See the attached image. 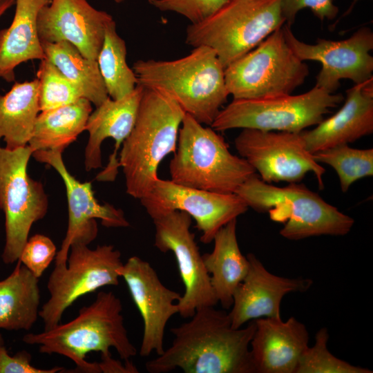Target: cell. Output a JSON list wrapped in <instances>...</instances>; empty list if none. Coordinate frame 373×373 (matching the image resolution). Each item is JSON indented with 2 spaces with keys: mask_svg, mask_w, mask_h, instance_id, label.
<instances>
[{
  "mask_svg": "<svg viewBox=\"0 0 373 373\" xmlns=\"http://www.w3.org/2000/svg\"><path fill=\"white\" fill-rule=\"evenodd\" d=\"M343 100L341 94L316 86L300 95L233 99L219 111L210 126L216 131L254 128L300 133L319 124L331 108Z\"/></svg>",
  "mask_w": 373,
  "mask_h": 373,
  "instance_id": "ba28073f",
  "label": "cell"
},
{
  "mask_svg": "<svg viewBox=\"0 0 373 373\" xmlns=\"http://www.w3.org/2000/svg\"><path fill=\"white\" fill-rule=\"evenodd\" d=\"M50 0H15L10 26L0 30V79L15 81V70L30 60L46 58L37 29L39 10Z\"/></svg>",
  "mask_w": 373,
  "mask_h": 373,
  "instance_id": "603a6c76",
  "label": "cell"
},
{
  "mask_svg": "<svg viewBox=\"0 0 373 373\" xmlns=\"http://www.w3.org/2000/svg\"><path fill=\"white\" fill-rule=\"evenodd\" d=\"M144 87L137 84L128 95L118 99L108 97L90 114L85 131L89 134L84 152L87 171L102 166L101 146L106 138L115 140L114 151L106 167L96 176L102 182H112L118 173L117 153L134 126Z\"/></svg>",
  "mask_w": 373,
  "mask_h": 373,
  "instance_id": "d6986e66",
  "label": "cell"
},
{
  "mask_svg": "<svg viewBox=\"0 0 373 373\" xmlns=\"http://www.w3.org/2000/svg\"><path fill=\"white\" fill-rule=\"evenodd\" d=\"M300 133L242 128L234 144L262 181L297 183L312 172L322 189L325 169L307 150Z\"/></svg>",
  "mask_w": 373,
  "mask_h": 373,
  "instance_id": "7c38bea8",
  "label": "cell"
},
{
  "mask_svg": "<svg viewBox=\"0 0 373 373\" xmlns=\"http://www.w3.org/2000/svg\"><path fill=\"white\" fill-rule=\"evenodd\" d=\"M283 26L224 68L226 87L233 99L289 95L305 82L309 67L287 43Z\"/></svg>",
  "mask_w": 373,
  "mask_h": 373,
  "instance_id": "9c48e42d",
  "label": "cell"
},
{
  "mask_svg": "<svg viewBox=\"0 0 373 373\" xmlns=\"http://www.w3.org/2000/svg\"><path fill=\"white\" fill-rule=\"evenodd\" d=\"M236 225L235 218L220 229L213 238L212 251L202 254L213 292L224 309L231 307L234 292L249 269L248 259L238 245Z\"/></svg>",
  "mask_w": 373,
  "mask_h": 373,
  "instance_id": "cb8c5ba5",
  "label": "cell"
},
{
  "mask_svg": "<svg viewBox=\"0 0 373 373\" xmlns=\"http://www.w3.org/2000/svg\"><path fill=\"white\" fill-rule=\"evenodd\" d=\"M14 4H15V0H8L0 6V18Z\"/></svg>",
  "mask_w": 373,
  "mask_h": 373,
  "instance_id": "8d00e7d4",
  "label": "cell"
},
{
  "mask_svg": "<svg viewBox=\"0 0 373 373\" xmlns=\"http://www.w3.org/2000/svg\"><path fill=\"white\" fill-rule=\"evenodd\" d=\"M236 193L248 207L267 212L271 220L283 223L280 234L289 240L323 235L342 236L347 234L354 224L352 218L298 182L278 187L262 181L256 174Z\"/></svg>",
  "mask_w": 373,
  "mask_h": 373,
  "instance_id": "5b68a950",
  "label": "cell"
},
{
  "mask_svg": "<svg viewBox=\"0 0 373 373\" xmlns=\"http://www.w3.org/2000/svg\"><path fill=\"white\" fill-rule=\"evenodd\" d=\"M358 0H354L356 2ZM282 12L285 19V25L291 28L297 13L304 8H309L321 21L333 19L338 12L333 0H282Z\"/></svg>",
  "mask_w": 373,
  "mask_h": 373,
  "instance_id": "e575fe53",
  "label": "cell"
},
{
  "mask_svg": "<svg viewBox=\"0 0 373 373\" xmlns=\"http://www.w3.org/2000/svg\"><path fill=\"white\" fill-rule=\"evenodd\" d=\"M250 342L256 373H295L299 360L309 347V334L304 324L291 316L259 318Z\"/></svg>",
  "mask_w": 373,
  "mask_h": 373,
  "instance_id": "44dd1931",
  "label": "cell"
},
{
  "mask_svg": "<svg viewBox=\"0 0 373 373\" xmlns=\"http://www.w3.org/2000/svg\"><path fill=\"white\" fill-rule=\"evenodd\" d=\"M120 299L111 291L97 293L95 300L79 309L73 320L40 333H28L23 341L37 345L42 354H57L71 360L75 372H102L99 363L86 361V355L99 352L102 359L111 356L114 348L125 361L137 354L124 324Z\"/></svg>",
  "mask_w": 373,
  "mask_h": 373,
  "instance_id": "7a4b0ae2",
  "label": "cell"
},
{
  "mask_svg": "<svg viewBox=\"0 0 373 373\" xmlns=\"http://www.w3.org/2000/svg\"><path fill=\"white\" fill-rule=\"evenodd\" d=\"M46 57L95 107L109 96L96 60L85 57L68 41L41 42Z\"/></svg>",
  "mask_w": 373,
  "mask_h": 373,
  "instance_id": "83f0119b",
  "label": "cell"
},
{
  "mask_svg": "<svg viewBox=\"0 0 373 373\" xmlns=\"http://www.w3.org/2000/svg\"><path fill=\"white\" fill-rule=\"evenodd\" d=\"M113 21L87 0H50L39 12L37 29L41 42L68 41L85 57L97 61L105 30Z\"/></svg>",
  "mask_w": 373,
  "mask_h": 373,
  "instance_id": "ac0fdd59",
  "label": "cell"
},
{
  "mask_svg": "<svg viewBox=\"0 0 373 373\" xmlns=\"http://www.w3.org/2000/svg\"><path fill=\"white\" fill-rule=\"evenodd\" d=\"M37 79L40 111L70 104L84 98L79 89L47 58L40 60Z\"/></svg>",
  "mask_w": 373,
  "mask_h": 373,
  "instance_id": "4dcf8cb0",
  "label": "cell"
},
{
  "mask_svg": "<svg viewBox=\"0 0 373 373\" xmlns=\"http://www.w3.org/2000/svg\"><path fill=\"white\" fill-rule=\"evenodd\" d=\"M3 345H5V341H4L3 336L0 330V346Z\"/></svg>",
  "mask_w": 373,
  "mask_h": 373,
  "instance_id": "74e56055",
  "label": "cell"
},
{
  "mask_svg": "<svg viewBox=\"0 0 373 373\" xmlns=\"http://www.w3.org/2000/svg\"><path fill=\"white\" fill-rule=\"evenodd\" d=\"M329 334L326 327L319 329L315 343L302 354L295 373H372L334 356L327 348Z\"/></svg>",
  "mask_w": 373,
  "mask_h": 373,
  "instance_id": "1f68e13d",
  "label": "cell"
},
{
  "mask_svg": "<svg viewBox=\"0 0 373 373\" xmlns=\"http://www.w3.org/2000/svg\"><path fill=\"white\" fill-rule=\"evenodd\" d=\"M155 225V247L160 251H172L178 262L184 292L177 302L178 314L191 318L202 307L216 306L218 303L208 274L190 231L191 216L180 211H173L152 219Z\"/></svg>",
  "mask_w": 373,
  "mask_h": 373,
  "instance_id": "4fadbf2b",
  "label": "cell"
},
{
  "mask_svg": "<svg viewBox=\"0 0 373 373\" xmlns=\"http://www.w3.org/2000/svg\"><path fill=\"white\" fill-rule=\"evenodd\" d=\"M0 280V330H30L39 317V278L20 260Z\"/></svg>",
  "mask_w": 373,
  "mask_h": 373,
  "instance_id": "d4e9b609",
  "label": "cell"
},
{
  "mask_svg": "<svg viewBox=\"0 0 373 373\" xmlns=\"http://www.w3.org/2000/svg\"><path fill=\"white\" fill-rule=\"evenodd\" d=\"M8 0H0V6H1L3 3L7 1Z\"/></svg>",
  "mask_w": 373,
  "mask_h": 373,
  "instance_id": "ab89813d",
  "label": "cell"
},
{
  "mask_svg": "<svg viewBox=\"0 0 373 373\" xmlns=\"http://www.w3.org/2000/svg\"><path fill=\"white\" fill-rule=\"evenodd\" d=\"M283 28L287 43L301 60L321 62L315 86L334 93L341 79H348L358 84L373 77V57L370 53L373 49V32L370 28H361L343 40L318 39L316 44L298 39L287 25Z\"/></svg>",
  "mask_w": 373,
  "mask_h": 373,
  "instance_id": "9a60e30c",
  "label": "cell"
},
{
  "mask_svg": "<svg viewBox=\"0 0 373 373\" xmlns=\"http://www.w3.org/2000/svg\"><path fill=\"white\" fill-rule=\"evenodd\" d=\"M39 81L15 82L5 95L0 94V141L13 150L28 145L40 112Z\"/></svg>",
  "mask_w": 373,
  "mask_h": 373,
  "instance_id": "4316f807",
  "label": "cell"
},
{
  "mask_svg": "<svg viewBox=\"0 0 373 373\" xmlns=\"http://www.w3.org/2000/svg\"><path fill=\"white\" fill-rule=\"evenodd\" d=\"M191 318L171 329V345L146 363L147 372L180 368L185 373H256L250 352L254 320L233 328L229 313L214 306L200 307Z\"/></svg>",
  "mask_w": 373,
  "mask_h": 373,
  "instance_id": "6da1fadb",
  "label": "cell"
},
{
  "mask_svg": "<svg viewBox=\"0 0 373 373\" xmlns=\"http://www.w3.org/2000/svg\"><path fill=\"white\" fill-rule=\"evenodd\" d=\"M88 245L73 241L66 265H55L47 283L50 294L39 316L44 330L59 324L64 312L81 297L109 285L119 284L124 265L121 253L113 245Z\"/></svg>",
  "mask_w": 373,
  "mask_h": 373,
  "instance_id": "30bf717a",
  "label": "cell"
},
{
  "mask_svg": "<svg viewBox=\"0 0 373 373\" xmlns=\"http://www.w3.org/2000/svg\"><path fill=\"white\" fill-rule=\"evenodd\" d=\"M92 111V104L86 98L40 111L28 145L33 152L55 151L63 153L85 131Z\"/></svg>",
  "mask_w": 373,
  "mask_h": 373,
  "instance_id": "484cf974",
  "label": "cell"
},
{
  "mask_svg": "<svg viewBox=\"0 0 373 373\" xmlns=\"http://www.w3.org/2000/svg\"><path fill=\"white\" fill-rule=\"evenodd\" d=\"M132 299L143 321L141 356L164 350L165 328L170 318L178 314L177 303L181 294L166 287L150 263L138 256L128 259L120 270Z\"/></svg>",
  "mask_w": 373,
  "mask_h": 373,
  "instance_id": "e0dca14e",
  "label": "cell"
},
{
  "mask_svg": "<svg viewBox=\"0 0 373 373\" xmlns=\"http://www.w3.org/2000/svg\"><path fill=\"white\" fill-rule=\"evenodd\" d=\"M125 41L118 35L115 20L106 28L97 58L98 67L108 96L118 99L131 93L137 86V77L126 61Z\"/></svg>",
  "mask_w": 373,
  "mask_h": 373,
  "instance_id": "f1b7e54d",
  "label": "cell"
},
{
  "mask_svg": "<svg viewBox=\"0 0 373 373\" xmlns=\"http://www.w3.org/2000/svg\"><path fill=\"white\" fill-rule=\"evenodd\" d=\"M282 0H229L204 21L188 26L185 42L213 49L224 68L285 23Z\"/></svg>",
  "mask_w": 373,
  "mask_h": 373,
  "instance_id": "52a82bcc",
  "label": "cell"
},
{
  "mask_svg": "<svg viewBox=\"0 0 373 373\" xmlns=\"http://www.w3.org/2000/svg\"><path fill=\"white\" fill-rule=\"evenodd\" d=\"M229 0H148L161 11H171L184 16L191 23H198L209 17Z\"/></svg>",
  "mask_w": 373,
  "mask_h": 373,
  "instance_id": "836d02e7",
  "label": "cell"
},
{
  "mask_svg": "<svg viewBox=\"0 0 373 373\" xmlns=\"http://www.w3.org/2000/svg\"><path fill=\"white\" fill-rule=\"evenodd\" d=\"M57 252V247L49 237L35 234L28 238L19 260L39 278L55 258Z\"/></svg>",
  "mask_w": 373,
  "mask_h": 373,
  "instance_id": "d6a6232c",
  "label": "cell"
},
{
  "mask_svg": "<svg viewBox=\"0 0 373 373\" xmlns=\"http://www.w3.org/2000/svg\"><path fill=\"white\" fill-rule=\"evenodd\" d=\"M313 156L317 162L335 170L343 193L356 180L373 175L372 148L361 149L341 144L317 151Z\"/></svg>",
  "mask_w": 373,
  "mask_h": 373,
  "instance_id": "f546056e",
  "label": "cell"
},
{
  "mask_svg": "<svg viewBox=\"0 0 373 373\" xmlns=\"http://www.w3.org/2000/svg\"><path fill=\"white\" fill-rule=\"evenodd\" d=\"M32 153L28 145L13 150L0 146V209L5 214L6 231L1 259L6 265L19 260L32 224L48 209L42 183L28 174Z\"/></svg>",
  "mask_w": 373,
  "mask_h": 373,
  "instance_id": "8fae6325",
  "label": "cell"
},
{
  "mask_svg": "<svg viewBox=\"0 0 373 373\" xmlns=\"http://www.w3.org/2000/svg\"><path fill=\"white\" fill-rule=\"evenodd\" d=\"M140 202L152 219L173 211L189 214L201 231L200 241L204 244L213 242L220 229L249 209L236 193H215L160 178Z\"/></svg>",
  "mask_w": 373,
  "mask_h": 373,
  "instance_id": "5bb4252c",
  "label": "cell"
},
{
  "mask_svg": "<svg viewBox=\"0 0 373 373\" xmlns=\"http://www.w3.org/2000/svg\"><path fill=\"white\" fill-rule=\"evenodd\" d=\"M184 115L167 95L144 87L134 126L122 145L118 159L129 195L140 200L151 191L159 178L160 164L176 150Z\"/></svg>",
  "mask_w": 373,
  "mask_h": 373,
  "instance_id": "277c9868",
  "label": "cell"
},
{
  "mask_svg": "<svg viewBox=\"0 0 373 373\" xmlns=\"http://www.w3.org/2000/svg\"><path fill=\"white\" fill-rule=\"evenodd\" d=\"M32 356L21 350L11 356L5 345L0 346V373H56L63 372L62 367L40 369L32 363Z\"/></svg>",
  "mask_w": 373,
  "mask_h": 373,
  "instance_id": "d590c367",
  "label": "cell"
},
{
  "mask_svg": "<svg viewBox=\"0 0 373 373\" xmlns=\"http://www.w3.org/2000/svg\"><path fill=\"white\" fill-rule=\"evenodd\" d=\"M132 68L138 84L165 93L204 125H211L229 95L224 67L205 46L174 60H137Z\"/></svg>",
  "mask_w": 373,
  "mask_h": 373,
  "instance_id": "3957f363",
  "label": "cell"
},
{
  "mask_svg": "<svg viewBox=\"0 0 373 373\" xmlns=\"http://www.w3.org/2000/svg\"><path fill=\"white\" fill-rule=\"evenodd\" d=\"M32 156L38 162L53 167L65 185L68 201V220L64 239L55 256V265H66L73 241L89 245L98 233L96 220L106 227H127L130 225L123 211L113 205L100 204L95 197L90 182H81L67 169L62 153L36 151Z\"/></svg>",
  "mask_w": 373,
  "mask_h": 373,
  "instance_id": "2e32d148",
  "label": "cell"
},
{
  "mask_svg": "<svg viewBox=\"0 0 373 373\" xmlns=\"http://www.w3.org/2000/svg\"><path fill=\"white\" fill-rule=\"evenodd\" d=\"M171 180L184 186L236 193L257 174L246 160L232 154L224 139L185 113L177 148L169 163Z\"/></svg>",
  "mask_w": 373,
  "mask_h": 373,
  "instance_id": "8992f818",
  "label": "cell"
},
{
  "mask_svg": "<svg viewBox=\"0 0 373 373\" xmlns=\"http://www.w3.org/2000/svg\"><path fill=\"white\" fill-rule=\"evenodd\" d=\"M124 0H114V1L117 3H120L122 2H123Z\"/></svg>",
  "mask_w": 373,
  "mask_h": 373,
  "instance_id": "f35d334b",
  "label": "cell"
},
{
  "mask_svg": "<svg viewBox=\"0 0 373 373\" xmlns=\"http://www.w3.org/2000/svg\"><path fill=\"white\" fill-rule=\"evenodd\" d=\"M247 274L233 294L229 316L231 327L237 329L259 318H281L280 303L290 292H303L310 288L309 278H288L270 273L253 254H248Z\"/></svg>",
  "mask_w": 373,
  "mask_h": 373,
  "instance_id": "ffe728a7",
  "label": "cell"
},
{
  "mask_svg": "<svg viewBox=\"0 0 373 373\" xmlns=\"http://www.w3.org/2000/svg\"><path fill=\"white\" fill-rule=\"evenodd\" d=\"M373 133V77L347 90L343 106L316 127L300 133L312 154L352 143Z\"/></svg>",
  "mask_w": 373,
  "mask_h": 373,
  "instance_id": "7402d4cb",
  "label": "cell"
}]
</instances>
